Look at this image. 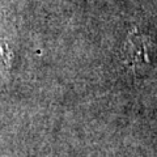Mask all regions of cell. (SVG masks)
I'll list each match as a JSON object with an SVG mask.
<instances>
[{
    "instance_id": "1",
    "label": "cell",
    "mask_w": 157,
    "mask_h": 157,
    "mask_svg": "<svg viewBox=\"0 0 157 157\" xmlns=\"http://www.w3.org/2000/svg\"><path fill=\"white\" fill-rule=\"evenodd\" d=\"M151 47L152 42L145 34L137 30L131 32L121 50L122 62L131 70H140L149 64Z\"/></svg>"
},
{
    "instance_id": "2",
    "label": "cell",
    "mask_w": 157,
    "mask_h": 157,
    "mask_svg": "<svg viewBox=\"0 0 157 157\" xmlns=\"http://www.w3.org/2000/svg\"><path fill=\"white\" fill-rule=\"evenodd\" d=\"M11 59H12L11 51L6 46L0 47V81L7 75L9 67H11Z\"/></svg>"
}]
</instances>
